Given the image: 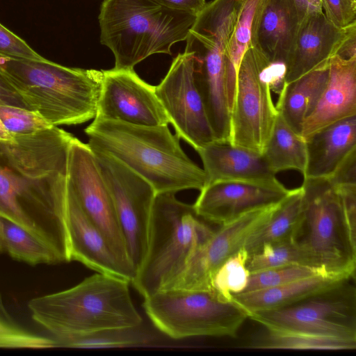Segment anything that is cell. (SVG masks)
Wrapping results in <instances>:
<instances>
[{
    "label": "cell",
    "instance_id": "obj_1",
    "mask_svg": "<svg viewBox=\"0 0 356 356\" xmlns=\"http://www.w3.org/2000/svg\"><path fill=\"white\" fill-rule=\"evenodd\" d=\"M13 136L0 139V216L70 262L67 165L74 136L56 126Z\"/></svg>",
    "mask_w": 356,
    "mask_h": 356
},
{
    "label": "cell",
    "instance_id": "obj_2",
    "mask_svg": "<svg viewBox=\"0 0 356 356\" xmlns=\"http://www.w3.org/2000/svg\"><path fill=\"white\" fill-rule=\"evenodd\" d=\"M84 131L90 148L107 153L147 181L156 193L201 191L206 175L183 151L168 125L95 119Z\"/></svg>",
    "mask_w": 356,
    "mask_h": 356
},
{
    "label": "cell",
    "instance_id": "obj_3",
    "mask_svg": "<svg viewBox=\"0 0 356 356\" xmlns=\"http://www.w3.org/2000/svg\"><path fill=\"white\" fill-rule=\"evenodd\" d=\"M130 282L95 273L78 284L31 299L33 320L58 339L91 332L141 326L130 294Z\"/></svg>",
    "mask_w": 356,
    "mask_h": 356
},
{
    "label": "cell",
    "instance_id": "obj_4",
    "mask_svg": "<svg viewBox=\"0 0 356 356\" xmlns=\"http://www.w3.org/2000/svg\"><path fill=\"white\" fill-rule=\"evenodd\" d=\"M0 69L31 110L52 126L76 125L95 118L102 70L1 54Z\"/></svg>",
    "mask_w": 356,
    "mask_h": 356
},
{
    "label": "cell",
    "instance_id": "obj_5",
    "mask_svg": "<svg viewBox=\"0 0 356 356\" xmlns=\"http://www.w3.org/2000/svg\"><path fill=\"white\" fill-rule=\"evenodd\" d=\"M196 17L155 0H104L100 42L113 52L114 68L134 69L153 54H172V46L186 40Z\"/></svg>",
    "mask_w": 356,
    "mask_h": 356
},
{
    "label": "cell",
    "instance_id": "obj_6",
    "mask_svg": "<svg viewBox=\"0 0 356 356\" xmlns=\"http://www.w3.org/2000/svg\"><path fill=\"white\" fill-rule=\"evenodd\" d=\"M173 193H156L145 257L131 282L143 298L167 290L183 273L213 231Z\"/></svg>",
    "mask_w": 356,
    "mask_h": 356
},
{
    "label": "cell",
    "instance_id": "obj_7",
    "mask_svg": "<svg viewBox=\"0 0 356 356\" xmlns=\"http://www.w3.org/2000/svg\"><path fill=\"white\" fill-rule=\"evenodd\" d=\"M302 214L293 241L329 277H355L356 228L328 178H303Z\"/></svg>",
    "mask_w": 356,
    "mask_h": 356
},
{
    "label": "cell",
    "instance_id": "obj_8",
    "mask_svg": "<svg viewBox=\"0 0 356 356\" xmlns=\"http://www.w3.org/2000/svg\"><path fill=\"white\" fill-rule=\"evenodd\" d=\"M143 305L154 326L175 339L235 337L248 318L242 307L213 289L160 291L144 298Z\"/></svg>",
    "mask_w": 356,
    "mask_h": 356
},
{
    "label": "cell",
    "instance_id": "obj_9",
    "mask_svg": "<svg viewBox=\"0 0 356 356\" xmlns=\"http://www.w3.org/2000/svg\"><path fill=\"white\" fill-rule=\"evenodd\" d=\"M345 278L292 305L251 313L266 329L356 341V289Z\"/></svg>",
    "mask_w": 356,
    "mask_h": 356
},
{
    "label": "cell",
    "instance_id": "obj_10",
    "mask_svg": "<svg viewBox=\"0 0 356 356\" xmlns=\"http://www.w3.org/2000/svg\"><path fill=\"white\" fill-rule=\"evenodd\" d=\"M268 63L251 47L247 50L238 68L230 114L229 143L259 154H262L278 115L262 72Z\"/></svg>",
    "mask_w": 356,
    "mask_h": 356
},
{
    "label": "cell",
    "instance_id": "obj_11",
    "mask_svg": "<svg viewBox=\"0 0 356 356\" xmlns=\"http://www.w3.org/2000/svg\"><path fill=\"white\" fill-rule=\"evenodd\" d=\"M91 149L111 195L129 259L137 272L146 252L156 193L147 181L113 156Z\"/></svg>",
    "mask_w": 356,
    "mask_h": 356
},
{
    "label": "cell",
    "instance_id": "obj_12",
    "mask_svg": "<svg viewBox=\"0 0 356 356\" xmlns=\"http://www.w3.org/2000/svg\"><path fill=\"white\" fill-rule=\"evenodd\" d=\"M155 92L176 135L197 152L216 140L194 79L193 53H179Z\"/></svg>",
    "mask_w": 356,
    "mask_h": 356
},
{
    "label": "cell",
    "instance_id": "obj_13",
    "mask_svg": "<svg viewBox=\"0 0 356 356\" xmlns=\"http://www.w3.org/2000/svg\"><path fill=\"white\" fill-rule=\"evenodd\" d=\"M67 186L83 212L102 232L117 253L131 264L111 195L93 152L88 143L76 137L72 140L68 152Z\"/></svg>",
    "mask_w": 356,
    "mask_h": 356
},
{
    "label": "cell",
    "instance_id": "obj_14",
    "mask_svg": "<svg viewBox=\"0 0 356 356\" xmlns=\"http://www.w3.org/2000/svg\"><path fill=\"white\" fill-rule=\"evenodd\" d=\"M103 79L95 119L140 126L168 125L169 118L155 92V86L134 69L102 70Z\"/></svg>",
    "mask_w": 356,
    "mask_h": 356
},
{
    "label": "cell",
    "instance_id": "obj_15",
    "mask_svg": "<svg viewBox=\"0 0 356 356\" xmlns=\"http://www.w3.org/2000/svg\"><path fill=\"white\" fill-rule=\"evenodd\" d=\"M279 203L250 211L220 225L167 290H213L212 280L217 270L267 222Z\"/></svg>",
    "mask_w": 356,
    "mask_h": 356
},
{
    "label": "cell",
    "instance_id": "obj_16",
    "mask_svg": "<svg viewBox=\"0 0 356 356\" xmlns=\"http://www.w3.org/2000/svg\"><path fill=\"white\" fill-rule=\"evenodd\" d=\"M67 205L70 261L131 283L136 270L117 253L102 232L86 215L67 186Z\"/></svg>",
    "mask_w": 356,
    "mask_h": 356
},
{
    "label": "cell",
    "instance_id": "obj_17",
    "mask_svg": "<svg viewBox=\"0 0 356 356\" xmlns=\"http://www.w3.org/2000/svg\"><path fill=\"white\" fill-rule=\"evenodd\" d=\"M354 32H356V24L339 28L327 19L323 11L309 14L300 22L289 54L284 83L292 82L328 64Z\"/></svg>",
    "mask_w": 356,
    "mask_h": 356
},
{
    "label": "cell",
    "instance_id": "obj_18",
    "mask_svg": "<svg viewBox=\"0 0 356 356\" xmlns=\"http://www.w3.org/2000/svg\"><path fill=\"white\" fill-rule=\"evenodd\" d=\"M197 152L203 164L206 184L227 181L288 189L270 170L261 154L220 140H214Z\"/></svg>",
    "mask_w": 356,
    "mask_h": 356
},
{
    "label": "cell",
    "instance_id": "obj_19",
    "mask_svg": "<svg viewBox=\"0 0 356 356\" xmlns=\"http://www.w3.org/2000/svg\"><path fill=\"white\" fill-rule=\"evenodd\" d=\"M290 189L277 191L258 186L220 181L206 184L193 204L208 222L221 225L250 211L277 204Z\"/></svg>",
    "mask_w": 356,
    "mask_h": 356
},
{
    "label": "cell",
    "instance_id": "obj_20",
    "mask_svg": "<svg viewBox=\"0 0 356 356\" xmlns=\"http://www.w3.org/2000/svg\"><path fill=\"white\" fill-rule=\"evenodd\" d=\"M355 115L356 55L348 58L335 55L329 62L325 88L315 108L303 123L301 137L306 140L330 124Z\"/></svg>",
    "mask_w": 356,
    "mask_h": 356
},
{
    "label": "cell",
    "instance_id": "obj_21",
    "mask_svg": "<svg viewBox=\"0 0 356 356\" xmlns=\"http://www.w3.org/2000/svg\"><path fill=\"white\" fill-rule=\"evenodd\" d=\"M300 23L293 0H264L252 22L250 47L270 63L286 65Z\"/></svg>",
    "mask_w": 356,
    "mask_h": 356
},
{
    "label": "cell",
    "instance_id": "obj_22",
    "mask_svg": "<svg viewBox=\"0 0 356 356\" xmlns=\"http://www.w3.org/2000/svg\"><path fill=\"white\" fill-rule=\"evenodd\" d=\"M305 142L307 165L303 178H329L356 150V115L330 124Z\"/></svg>",
    "mask_w": 356,
    "mask_h": 356
},
{
    "label": "cell",
    "instance_id": "obj_23",
    "mask_svg": "<svg viewBox=\"0 0 356 356\" xmlns=\"http://www.w3.org/2000/svg\"><path fill=\"white\" fill-rule=\"evenodd\" d=\"M328 76L329 63L292 82L284 83L278 94L275 104L278 113L300 136L303 123L315 108Z\"/></svg>",
    "mask_w": 356,
    "mask_h": 356
},
{
    "label": "cell",
    "instance_id": "obj_24",
    "mask_svg": "<svg viewBox=\"0 0 356 356\" xmlns=\"http://www.w3.org/2000/svg\"><path fill=\"white\" fill-rule=\"evenodd\" d=\"M349 278V277H348ZM345 279L315 275L257 291L232 294V300L248 314L279 309L326 289Z\"/></svg>",
    "mask_w": 356,
    "mask_h": 356
},
{
    "label": "cell",
    "instance_id": "obj_25",
    "mask_svg": "<svg viewBox=\"0 0 356 356\" xmlns=\"http://www.w3.org/2000/svg\"><path fill=\"white\" fill-rule=\"evenodd\" d=\"M302 188L290 189L267 222L252 234L243 248L250 255L265 243L293 240L302 214Z\"/></svg>",
    "mask_w": 356,
    "mask_h": 356
},
{
    "label": "cell",
    "instance_id": "obj_26",
    "mask_svg": "<svg viewBox=\"0 0 356 356\" xmlns=\"http://www.w3.org/2000/svg\"><path fill=\"white\" fill-rule=\"evenodd\" d=\"M261 154L270 170L275 174L290 170H296L302 176L305 173L307 165L306 142L279 113Z\"/></svg>",
    "mask_w": 356,
    "mask_h": 356
},
{
    "label": "cell",
    "instance_id": "obj_27",
    "mask_svg": "<svg viewBox=\"0 0 356 356\" xmlns=\"http://www.w3.org/2000/svg\"><path fill=\"white\" fill-rule=\"evenodd\" d=\"M264 0H243L237 20L230 37L225 57L229 106L233 108L238 68L250 47L251 30L254 16Z\"/></svg>",
    "mask_w": 356,
    "mask_h": 356
},
{
    "label": "cell",
    "instance_id": "obj_28",
    "mask_svg": "<svg viewBox=\"0 0 356 356\" xmlns=\"http://www.w3.org/2000/svg\"><path fill=\"white\" fill-rule=\"evenodd\" d=\"M0 237L3 252L15 260L31 266L60 263L51 248L19 225L1 216Z\"/></svg>",
    "mask_w": 356,
    "mask_h": 356
},
{
    "label": "cell",
    "instance_id": "obj_29",
    "mask_svg": "<svg viewBox=\"0 0 356 356\" xmlns=\"http://www.w3.org/2000/svg\"><path fill=\"white\" fill-rule=\"evenodd\" d=\"M247 347L254 349L345 350L355 349L356 341L266 329L265 332L252 339Z\"/></svg>",
    "mask_w": 356,
    "mask_h": 356
},
{
    "label": "cell",
    "instance_id": "obj_30",
    "mask_svg": "<svg viewBox=\"0 0 356 356\" xmlns=\"http://www.w3.org/2000/svg\"><path fill=\"white\" fill-rule=\"evenodd\" d=\"M140 327L110 329L54 339L58 347L102 348L137 346L149 342L147 334Z\"/></svg>",
    "mask_w": 356,
    "mask_h": 356
},
{
    "label": "cell",
    "instance_id": "obj_31",
    "mask_svg": "<svg viewBox=\"0 0 356 356\" xmlns=\"http://www.w3.org/2000/svg\"><path fill=\"white\" fill-rule=\"evenodd\" d=\"M293 264L314 267L307 254L293 240L264 244L259 251L249 255L246 267L250 273H253Z\"/></svg>",
    "mask_w": 356,
    "mask_h": 356
},
{
    "label": "cell",
    "instance_id": "obj_32",
    "mask_svg": "<svg viewBox=\"0 0 356 356\" xmlns=\"http://www.w3.org/2000/svg\"><path fill=\"white\" fill-rule=\"evenodd\" d=\"M248 257L243 247L216 273L212 288L223 300L232 301V294L242 293L246 288L250 274L246 267Z\"/></svg>",
    "mask_w": 356,
    "mask_h": 356
},
{
    "label": "cell",
    "instance_id": "obj_33",
    "mask_svg": "<svg viewBox=\"0 0 356 356\" xmlns=\"http://www.w3.org/2000/svg\"><path fill=\"white\" fill-rule=\"evenodd\" d=\"M0 348H57V343L52 337L33 333L17 323L5 307L0 293Z\"/></svg>",
    "mask_w": 356,
    "mask_h": 356
},
{
    "label": "cell",
    "instance_id": "obj_34",
    "mask_svg": "<svg viewBox=\"0 0 356 356\" xmlns=\"http://www.w3.org/2000/svg\"><path fill=\"white\" fill-rule=\"evenodd\" d=\"M315 275L327 276L318 268L300 264L267 269L250 273L243 292L274 287Z\"/></svg>",
    "mask_w": 356,
    "mask_h": 356
},
{
    "label": "cell",
    "instance_id": "obj_35",
    "mask_svg": "<svg viewBox=\"0 0 356 356\" xmlns=\"http://www.w3.org/2000/svg\"><path fill=\"white\" fill-rule=\"evenodd\" d=\"M0 120L12 135H29L53 127L38 113L19 107L0 105Z\"/></svg>",
    "mask_w": 356,
    "mask_h": 356
},
{
    "label": "cell",
    "instance_id": "obj_36",
    "mask_svg": "<svg viewBox=\"0 0 356 356\" xmlns=\"http://www.w3.org/2000/svg\"><path fill=\"white\" fill-rule=\"evenodd\" d=\"M327 19L339 28L356 24V0H321Z\"/></svg>",
    "mask_w": 356,
    "mask_h": 356
},
{
    "label": "cell",
    "instance_id": "obj_37",
    "mask_svg": "<svg viewBox=\"0 0 356 356\" xmlns=\"http://www.w3.org/2000/svg\"><path fill=\"white\" fill-rule=\"evenodd\" d=\"M0 54L10 57L43 60L23 39L0 24Z\"/></svg>",
    "mask_w": 356,
    "mask_h": 356
},
{
    "label": "cell",
    "instance_id": "obj_38",
    "mask_svg": "<svg viewBox=\"0 0 356 356\" xmlns=\"http://www.w3.org/2000/svg\"><path fill=\"white\" fill-rule=\"evenodd\" d=\"M0 105L12 106L31 110L23 97L10 82L9 78L1 69Z\"/></svg>",
    "mask_w": 356,
    "mask_h": 356
},
{
    "label": "cell",
    "instance_id": "obj_39",
    "mask_svg": "<svg viewBox=\"0 0 356 356\" xmlns=\"http://www.w3.org/2000/svg\"><path fill=\"white\" fill-rule=\"evenodd\" d=\"M169 8L197 15L206 5L205 0H155Z\"/></svg>",
    "mask_w": 356,
    "mask_h": 356
},
{
    "label": "cell",
    "instance_id": "obj_40",
    "mask_svg": "<svg viewBox=\"0 0 356 356\" xmlns=\"http://www.w3.org/2000/svg\"><path fill=\"white\" fill-rule=\"evenodd\" d=\"M14 136L10 134L3 125L0 120V139L4 140H11L13 139Z\"/></svg>",
    "mask_w": 356,
    "mask_h": 356
},
{
    "label": "cell",
    "instance_id": "obj_41",
    "mask_svg": "<svg viewBox=\"0 0 356 356\" xmlns=\"http://www.w3.org/2000/svg\"><path fill=\"white\" fill-rule=\"evenodd\" d=\"M314 2L319 7L322 8L321 0H313Z\"/></svg>",
    "mask_w": 356,
    "mask_h": 356
},
{
    "label": "cell",
    "instance_id": "obj_42",
    "mask_svg": "<svg viewBox=\"0 0 356 356\" xmlns=\"http://www.w3.org/2000/svg\"><path fill=\"white\" fill-rule=\"evenodd\" d=\"M3 252V249L1 244V237H0V254H2Z\"/></svg>",
    "mask_w": 356,
    "mask_h": 356
}]
</instances>
